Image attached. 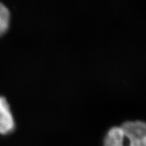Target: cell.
<instances>
[{
    "mask_svg": "<svg viewBox=\"0 0 146 146\" xmlns=\"http://www.w3.org/2000/svg\"><path fill=\"white\" fill-rule=\"evenodd\" d=\"M10 24V12L5 5L0 2V36L8 31Z\"/></svg>",
    "mask_w": 146,
    "mask_h": 146,
    "instance_id": "cell-3",
    "label": "cell"
},
{
    "mask_svg": "<svg viewBox=\"0 0 146 146\" xmlns=\"http://www.w3.org/2000/svg\"><path fill=\"white\" fill-rule=\"evenodd\" d=\"M15 121L9 104L0 96V134L7 135L14 131Z\"/></svg>",
    "mask_w": 146,
    "mask_h": 146,
    "instance_id": "cell-2",
    "label": "cell"
},
{
    "mask_svg": "<svg viewBox=\"0 0 146 146\" xmlns=\"http://www.w3.org/2000/svg\"><path fill=\"white\" fill-rule=\"evenodd\" d=\"M104 146H146V122L127 121L106 133Z\"/></svg>",
    "mask_w": 146,
    "mask_h": 146,
    "instance_id": "cell-1",
    "label": "cell"
}]
</instances>
